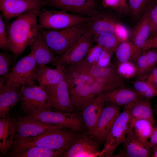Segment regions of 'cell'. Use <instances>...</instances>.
<instances>
[{
	"label": "cell",
	"mask_w": 157,
	"mask_h": 157,
	"mask_svg": "<svg viewBox=\"0 0 157 157\" xmlns=\"http://www.w3.org/2000/svg\"><path fill=\"white\" fill-rule=\"evenodd\" d=\"M41 9L29 10L7 24V33L14 59L24 52L36 35L39 30L38 15Z\"/></svg>",
	"instance_id": "6da1fadb"
},
{
	"label": "cell",
	"mask_w": 157,
	"mask_h": 157,
	"mask_svg": "<svg viewBox=\"0 0 157 157\" xmlns=\"http://www.w3.org/2000/svg\"><path fill=\"white\" fill-rule=\"evenodd\" d=\"M86 133L74 131L63 127H60L38 136L15 139L12 146L13 150L12 152H18L34 147L65 152L77 139Z\"/></svg>",
	"instance_id": "7a4b0ae2"
},
{
	"label": "cell",
	"mask_w": 157,
	"mask_h": 157,
	"mask_svg": "<svg viewBox=\"0 0 157 157\" xmlns=\"http://www.w3.org/2000/svg\"><path fill=\"white\" fill-rule=\"evenodd\" d=\"M89 22L78 24L60 30L39 29V31L48 46L58 58L83 34L88 27Z\"/></svg>",
	"instance_id": "3957f363"
},
{
	"label": "cell",
	"mask_w": 157,
	"mask_h": 157,
	"mask_svg": "<svg viewBox=\"0 0 157 157\" xmlns=\"http://www.w3.org/2000/svg\"><path fill=\"white\" fill-rule=\"evenodd\" d=\"M117 65L114 63L106 67L97 64L89 65L84 62L81 67V72L94 80L91 85L97 94L124 87V78L117 72Z\"/></svg>",
	"instance_id": "277c9868"
},
{
	"label": "cell",
	"mask_w": 157,
	"mask_h": 157,
	"mask_svg": "<svg viewBox=\"0 0 157 157\" xmlns=\"http://www.w3.org/2000/svg\"><path fill=\"white\" fill-rule=\"evenodd\" d=\"M39 29L59 30L75 25L89 22L92 17H84L60 10L41 9L38 15Z\"/></svg>",
	"instance_id": "5b68a950"
},
{
	"label": "cell",
	"mask_w": 157,
	"mask_h": 157,
	"mask_svg": "<svg viewBox=\"0 0 157 157\" xmlns=\"http://www.w3.org/2000/svg\"><path fill=\"white\" fill-rule=\"evenodd\" d=\"M133 102L124 106L123 110L116 119L100 152V157H111L118 146L125 140L130 127Z\"/></svg>",
	"instance_id": "8992f818"
},
{
	"label": "cell",
	"mask_w": 157,
	"mask_h": 157,
	"mask_svg": "<svg viewBox=\"0 0 157 157\" xmlns=\"http://www.w3.org/2000/svg\"><path fill=\"white\" fill-rule=\"evenodd\" d=\"M25 117L46 124L59 125L74 131L87 133L81 113L79 112L74 111L64 113L48 110L27 115Z\"/></svg>",
	"instance_id": "52a82bcc"
},
{
	"label": "cell",
	"mask_w": 157,
	"mask_h": 157,
	"mask_svg": "<svg viewBox=\"0 0 157 157\" xmlns=\"http://www.w3.org/2000/svg\"><path fill=\"white\" fill-rule=\"evenodd\" d=\"M38 66L32 52L20 59L9 73L6 85L35 86Z\"/></svg>",
	"instance_id": "ba28073f"
},
{
	"label": "cell",
	"mask_w": 157,
	"mask_h": 157,
	"mask_svg": "<svg viewBox=\"0 0 157 157\" xmlns=\"http://www.w3.org/2000/svg\"><path fill=\"white\" fill-rule=\"evenodd\" d=\"M21 107L27 115L50 110L48 104V96L42 86L21 85Z\"/></svg>",
	"instance_id": "9c48e42d"
},
{
	"label": "cell",
	"mask_w": 157,
	"mask_h": 157,
	"mask_svg": "<svg viewBox=\"0 0 157 157\" xmlns=\"http://www.w3.org/2000/svg\"><path fill=\"white\" fill-rule=\"evenodd\" d=\"M94 33L88 27L81 36L53 64L64 69L67 65L76 63L83 60L92 47Z\"/></svg>",
	"instance_id": "30bf717a"
},
{
	"label": "cell",
	"mask_w": 157,
	"mask_h": 157,
	"mask_svg": "<svg viewBox=\"0 0 157 157\" xmlns=\"http://www.w3.org/2000/svg\"><path fill=\"white\" fill-rule=\"evenodd\" d=\"M72 82L65 80L56 85L42 86L48 96V104L50 110L64 113L74 111L70 101L69 90V85Z\"/></svg>",
	"instance_id": "8fae6325"
},
{
	"label": "cell",
	"mask_w": 157,
	"mask_h": 157,
	"mask_svg": "<svg viewBox=\"0 0 157 157\" xmlns=\"http://www.w3.org/2000/svg\"><path fill=\"white\" fill-rule=\"evenodd\" d=\"M91 83L80 77L73 79L69 92L74 111L81 113L98 95L92 87Z\"/></svg>",
	"instance_id": "7c38bea8"
},
{
	"label": "cell",
	"mask_w": 157,
	"mask_h": 157,
	"mask_svg": "<svg viewBox=\"0 0 157 157\" xmlns=\"http://www.w3.org/2000/svg\"><path fill=\"white\" fill-rule=\"evenodd\" d=\"M120 110L119 106L106 102L91 137L100 143L104 144L113 124L120 113Z\"/></svg>",
	"instance_id": "4fadbf2b"
},
{
	"label": "cell",
	"mask_w": 157,
	"mask_h": 157,
	"mask_svg": "<svg viewBox=\"0 0 157 157\" xmlns=\"http://www.w3.org/2000/svg\"><path fill=\"white\" fill-rule=\"evenodd\" d=\"M15 122L16 135L15 139L32 138L40 135L53 129L63 127L46 124L28 118L25 116L19 117L15 120Z\"/></svg>",
	"instance_id": "5bb4252c"
},
{
	"label": "cell",
	"mask_w": 157,
	"mask_h": 157,
	"mask_svg": "<svg viewBox=\"0 0 157 157\" xmlns=\"http://www.w3.org/2000/svg\"><path fill=\"white\" fill-rule=\"evenodd\" d=\"M46 5L44 0H0V10L7 21L35 8Z\"/></svg>",
	"instance_id": "9a60e30c"
},
{
	"label": "cell",
	"mask_w": 157,
	"mask_h": 157,
	"mask_svg": "<svg viewBox=\"0 0 157 157\" xmlns=\"http://www.w3.org/2000/svg\"><path fill=\"white\" fill-rule=\"evenodd\" d=\"M99 144L86 133L77 139L60 157H100Z\"/></svg>",
	"instance_id": "2e32d148"
},
{
	"label": "cell",
	"mask_w": 157,
	"mask_h": 157,
	"mask_svg": "<svg viewBox=\"0 0 157 157\" xmlns=\"http://www.w3.org/2000/svg\"><path fill=\"white\" fill-rule=\"evenodd\" d=\"M106 102L102 93H100L84 108L81 113L88 134L91 137Z\"/></svg>",
	"instance_id": "e0dca14e"
},
{
	"label": "cell",
	"mask_w": 157,
	"mask_h": 157,
	"mask_svg": "<svg viewBox=\"0 0 157 157\" xmlns=\"http://www.w3.org/2000/svg\"><path fill=\"white\" fill-rule=\"evenodd\" d=\"M46 5L66 11L93 15L94 0H44Z\"/></svg>",
	"instance_id": "ac0fdd59"
},
{
	"label": "cell",
	"mask_w": 157,
	"mask_h": 157,
	"mask_svg": "<svg viewBox=\"0 0 157 157\" xmlns=\"http://www.w3.org/2000/svg\"><path fill=\"white\" fill-rule=\"evenodd\" d=\"M29 46L38 67L54 64L57 57L48 46L39 31Z\"/></svg>",
	"instance_id": "d6986e66"
},
{
	"label": "cell",
	"mask_w": 157,
	"mask_h": 157,
	"mask_svg": "<svg viewBox=\"0 0 157 157\" xmlns=\"http://www.w3.org/2000/svg\"><path fill=\"white\" fill-rule=\"evenodd\" d=\"M21 85L19 84L6 85L0 91V118L7 116L10 110L21 99Z\"/></svg>",
	"instance_id": "ffe728a7"
},
{
	"label": "cell",
	"mask_w": 157,
	"mask_h": 157,
	"mask_svg": "<svg viewBox=\"0 0 157 157\" xmlns=\"http://www.w3.org/2000/svg\"><path fill=\"white\" fill-rule=\"evenodd\" d=\"M122 144L123 147L121 151L111 157H148L150 156V150L137 138L133 129L128 131Z\"/></svg>",
	"instance_id": "44dd1931"
},
{
	"label": "cell",
	"mask_w": 157,
	"mask_h": 157,
	"mask_svg": "<svg viewBox=\"0 0 157 157\" xmlns=\"http://www.w3.org/2000/svg\"><path fill=\"white\" fill-rule=\"evenodd\" d=\"M38 67L36 80L40 85H53L65 80L72 81L71 76L60 68L52 69L46 65Z\"/></svg>",
	"instance_id": "7402d4cb"
},
{
	"label": "cell",
	"mask_w": 157,
	"mask_h": 157,
	"mask_svg": "<svg viewBox=\"0 0 157 157\" xmlns=\"http://www.w3.org/2000/svg\"><path fill=\"white\" fill-rule=\"evenodd\" d=\"M151 99L141 98L133 102L128 131L132 129L135 122L139 119L147 120L153 125L156 124Z\"/></svg>",
	"instance_id": "603a6c76"
},
{
	"label": "cell",
	"mask_w": 157,
	"mask_h": 157,
	"mask_svg": "<svg viewBox=\"0 0 157 157\" xmlns=\"http://www.w3.org/2000/svg\"><path fill=\"white\" fill-rule=\"evenodd\" d=\"M106 102L125 106L142 97L133 88L122 87L102 93Z\"/></svg>",
	"instance_id": "cb8c5ba5"
},
{
	"label": "cell",
	"mask_w": 157,
	"mask_h": 157,
	"mask_svg": "<svg viewBox=\"0 0 157 157\" xmlns=\"http://www.w3.org/2000/svg\"><path fill=\"white\" fill-rule=\"evenodd\" d=\"M16 135L15 120L6 116L0 119V151L5 155L14 143Z\"/></svg>",
	"instance_id": "d4e9b609"
},
{
	"label": "cell",
	"mask_w": 157,
	"mask_h": 157,
	"mask_svg": "<svg viewBox=\"0 0 157 157\" xmlns=\"http://www.w3.org/2000/svg\"><path fill=\"white\" fill-rule=\"evenodd\" d=\"M149 10L146 12L132 34V42L142 50L150 35Z\"/></svg>",
	"instance_id": "484cf974"
},
{
	"label": "cell",
	"mask_w": 157,
	"mask_h": 157,
	"mask_svg": "<svg viewBox=\"0 0 157 157\" xmlns=\"http://www.w3.org/2000/svg\"><path fill=\"white\" fill-rule=\"evenodd\" d=\"M137 69V76H143L157 65V49H154L143 51L135 63Z\"/></svg>",
	"instance_id": "4316f807"
},
{
	"label": "cell",
	"mask_w": 157,
	"mask_h": 157,
	"mask_svg": "<svg viewBox=\"0 0 157 157\" xmlns=\"http://www.w3.org/2000/svg\"><path fill=\"white\" fill-rule=\"evenodd\" d=\"M142 51L132 42H121L115 52L117 63L129 61L135 63Z\"/></svg>",
	"instance_id": "83f0119b"
},
{
	"label": "cell",
	"mask_w": 157,
	"mask_h": 157,
	"mask_svg": "<svg viewBox=\"0 0 157 157\" xmlns=\"http://www.w3.org/2000/svg\"><path fill=\"white\" fill-rule=\"evenodd\" d=\"M93 19L88 23V27L94 34L110 35L114 34V26L115 22L107 16L93 15Z\"/></svg>",
	"instance_id": "f1b7e54d"
},
{
	"label": "cell",
	"mask_w": 157,
	"mask_h": 157,
	"mask_svg": "<svg viewBox=\"0 0 157 157\" xmlns=\"http://www.w3.org/2000/svg\"><path fill=\"white\" fill-rule=\"evenodd\" d=\"M64 152L61 150L34 147L18 152H12L10 156L15 157H60Z\"/></svg>",
	"instance_id": "f546056e"
},
{
	"label": "cell",
	"mask_w": 157,
	"mask_h": 157,
	"mask_svg": "<svg viewBox=\"0 0 157 157\" xmlns=\"http://www.w3.org/2000/svg\"><path fill=\"white\" fill-rule=\"evenodd\" d=\"M132 129L137 138L146 147L154 132V125L147 120L140 119L135 122Z\"/></svg>",
	"instance_id": "4dcf8cb0"
},
{
	"label": "cell",
	"mask_w": 157,
	"mask_h": 157,
	"mask_svg": "<svg viewBox=\"0 0 157 157\" xmlns=\"http://www.w3.org/2000/svg\"><path fill=\"white\" fill-rule=\"evenodd\" d=\"M92 41L101 46L112 55L121 43L114 35H101L94 34Z\"/></svg>",
	"instance_id": "1f68e13d"
},
{
	"label": "cell",
	"mask_w": 157,
	"mask_h": 157,
	"mask_svg": "<svg viewBox=\"0 0 157 157\" xmlns=\"http://www.w3.org/2000/svg\"><path fill=\"white\" fill-rule=\"evenodd\" d=\"M133 89L143 98L151 99L157 96V89L147 81L138 78L133 83Z\"/></svg>",
	"instance_id": "d6a6232c"
},
{
	"label": "cell",
	"mask_w": 157,
	"mask_h": 157,
	"mask_svg": "<svg viewBox=\"0 0 157 157\" xmlns=\"http://www.w3.org/2000/svg\"><path fill=\"white\" fill-rule=\"evenodd\" d=\"M117 69L119 74L123 78L130 79L137 76V69L133 62L129 61L117 63Z\"/></svg>",
	"instance_id": "836d02e7"
},
{
	"label": "cell",
	"mask_w": 157,
	"mask_h": 157,
	"mask_svg": "<svg viewBox=\"0 0 157 157\" xmlns=\"http://www.w3.org/2000/svg\"><path fill=\"white\" fill-rule=\"evenodd\" d=\"M157 0H129L130 8L135 14L139 15L150 9Z\"/></svg>",
	"instance_id": "e575fe53"
},
{
	"label": "cell",
	"mask_w": 157,
	"mask_h": 157,
	"mask_svg": "<svg viewBox=\"0 0 157 157\" xmlns=\"http://www.w3.org/2000/svg\"><path fill=\"white\" fill-rule=\"evenodd\" d=\"M103 47L97 44L92 47L84 59L89 65L97 64L103 50Z\"/></svg>",
	"instance_id": "d590c367"
},
{
	"label": "cell",
	"mask_w": 157,
	"mask_h": 157,
	"mask_svg": "<svg viewBox=\"0 0 157 157\" xmlns=\"http://www.w3.org/2000/svg\"><path fill=\"white\" fill-rule=\"evenodd\" d=\"M2 13L0 14V48L7 51H11L6 27Z\"/></svg>",
	"instance_id": "8d00e7d4"
},
{
	"label": "cell",
	"mask_w": 157,
	"mask_h": 157,
	"mask_svg": "<svg viewBox=\"0 0 157 157\" xmlns=\"http://www.w3.org/2000/svg\"><path fill=\"white\" fill-rule=\"evenodd\" d=\"M13 59V57L6 52L0 53V76H5L8 74L10 67Z\"/></svg>",
	"instance_id": "74e56055"
},
{
	"label": "cell",
	"mask_w": 157,
	"mask_h": 157,
	"mask_svg": "<svg viewBox=\"0 0 157 157\" xmlns=\"http://www.w3.org/2000/svg\"><path fill=\"white\" fill-rule=\"evenodd\" d=\"M114 35L121 43L128 41L129 33L123 25L115 22L114 26Z\"/></svg>",
	"instance_id": "f35d334b"
},
{
	"label": "cell",
	"mask_w": 157,
	"mask_h": 157,
	"mask_svg": "<svg viewBox=\"0 0 157 157\" xmlns=\"http://www.w3.org/2000/svg\"><path fill=\"white\" fill-rule=\"evenodd\" d=\"M150 35L155 36L157 31V1L149 10Z\"/></svg>",
	"instance_id": "ab89813d"
},
{
	"label": "cell",
	"mask_w": 157,
	"mask_h": 157,
	"mask_svg": "<svg viewBox=\"0 0 157 157\" xmlns=\"http://www.w3.org/2000/svg\"><path fill=\"white\" fill-rule=\"evenodd\" d=\"M138 78L147 81L157 89V66L145 75Z\"/></svg>",
	"instance_id": "60d3db41"
},
{
	"label": "cell",
	"mask_w": 157,
	"mask_h": 157,
	"mask_svg": "<svg viewBox=\"0 0 157 157\" xmlns=\"http://www.w3.org/2000/svg\"><path fill=\"white\" fill-rule=\"evenodd\" d=\"M112 56L110 53L104 49L97 65L102 67H108L111 63V59Z\"/></svg>",
	"instance_id": "b9f144b4"
},
{
	"label": "cell",
	"mask_w": 157,
	"mask_h": 157,
	"mask_svg": "<svg viewBox=\"0 0 157 157\" xmlns=\"http://www.w3.org/2000/svg\"><path fill=\"white\" fill-rule=\"evenodd\" d=\"M154 48L157 49V34L149 38L145 42L142 49V51H146Z\"/></svg>",
	"instance_id": "7bdbcfd3"
},
{
	"label": "cell",
	"mask_w": 157,
	"mask_h": 157,
	"mask_svg": "<svg viewBox=\"0 0 157 157\" xmlns=\"http://www.w3.org/2000/svg\"><path fill=\"white\" fill-rule=\"evenodd\" d=\"M102 4L106 8H122L121 0H102Z\"/></svg>",
	"instance_id": "ee69618b"
},
{
	"label": "cell",
	"mask_w": 157,
	"mask_h": 157,
	"mask_svg": "<svg viewBox=\"0 0 157 157\" xmlns=\"http://www.w3.org/2000/svg\"><path fill=\"white\" fill-rule=\"evenodd\" d=\"M157 144V125L154 127V132L151 137L146 148L150 151Z\"/></svg>",
	"instance_id": "f6af8a7d"
},
{
	"label": "cell",
	"mask_w": 157,
	"mask_h": 157,
	"mask_svg": "<svg viewBox=\"0 0 157 157\" xmlns=\"http://www.w3.org/2000/svg\"><path fill=\"white\" fill-rule=\"evenodd\" d=\"M8 74L0 78V91L3 89L6 85Z\"/></svg>",
	"instance_id": "bcb514c9"
},
{
	"label": "cell",
	"mask_w": 157,
	"mask_h": 157,
	"mask_svg": "<svg viewBox=\"0 0 157 157\" xmlns=\"http://www.w3.org/2000/svg\"><path fill=\"white\" fill-rule=\"evenodd\" d=\"M122 7V8H126L127 7L126 0H121Z\"/></svg>",
	"instance_id": "7dc6e473"
},
{
	"label": "cell",
	"mask_w": 157,
	"mask_h": 157,
	"mask_svg": "<svg viewBox=\"0 0 157 157\" xmlns=\"http://www.w3.org/2000/svg\"><path fill=\"white\" fill-rule=\"evenodd\" d=\"M152 156L154 157H157V149L154 151L153 152Z\"/></svg>",
	"instance_id": "c3c4849f"
},
{
	"label": "cell",
	"mask_w": 157,
	"mask_h": 157,
	"mask_svg": "<svg viewBox=\"0 0 157 157\" xmlns=\"http://www.w3.org/2000/svg\"><path fill=\"white\" fill-rule=\"evenodd\" d=\"M157 149V144L151 149L152 152H153L155 150Z\"/></svg>",
	"instance_id": "681fc988"
},
{
	"label": "cell",
	"mask_w": 157,
	"mask_h": 157,
	"mask_svg": "<svg viewBox=\"0 0 157 157\" xmlns=\"http://www.w3.org/2000/svg\"><path fill=\"white\" fill-rule=\"evenodd\" d=\"M155 111L156 114L157 115V104H156L155 107Z\"/></svg>",
	"instance_id": "f907efd6"
},
{
	"label": "cell",
	"mask_w": 157,
	"mask_h": 157,
	"mask_svg": "<svg viewBox=\"0 0 157 157\" xmlns=\"http://www.w3.org/2000/svg\"><path fill=\"white\" fill-rule=\"evenodd\" d=\"M157 31L156 33V35H157Z\"/></svg>",
	"instance_id": "816d5d0a"
}]
</instances>
